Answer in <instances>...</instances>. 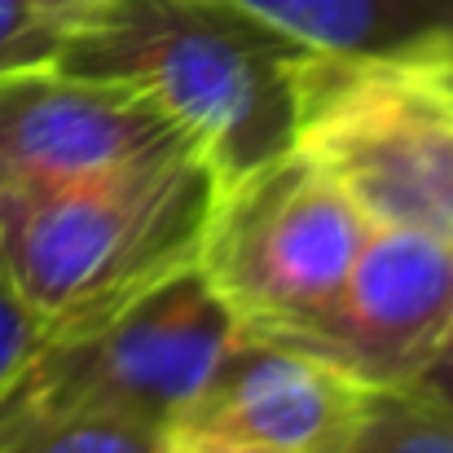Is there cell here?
<instances>
[{
	"mask_svg": "<svg viewBox=\"0 0 453 453\" xmlns=\"http://www.w3.org/2000/svg\"><path fill=\"white\" fill-rule=\"evenodd\" d=\"M379 229L453 238V58L436 49L308 53L296 142Z\"/></svg>",
	"mask_w": 453,
	"mask_h": 453,
	"instance_id": "obj_3",
	"label": "cell"
},
{
	"mask_svg": "<svg viewBox=\"0 0 453 453\" xmlns=\"http://www.w3.org/2000/svg\"><path fill=\"white\" fill-rule=\"evenodd\" d=\"M167 436L102 414L35 418L0 432V453H163Z\"/></svg>",
	"mask_w": 453,
	"mask_h": 453,
	"instance_id": "obj_11",
	"label": "cell"
},
{
	"mask_svg": "<svg viewBox=\"0 0 453 453\" xmlns=\"http://www.w3.org/2000/svg\"><path fill=\"white\" fill-rule=\"evenodd\" d=\"M35 4H40L44 13H53V18H58V22L71 31V27H75V22H80L88 9H97L102 0H35Z\"/></svg>",
	"mask_w": 453,
	"mask_h": 453,
	"instance_id": "obj_15",
	"label": "cell"
},
{
	"mask_svg": "<svg viewBox=\"0 0 453 453\" xmlns=\"http://www.w3.org/2000/svg\"><path fill=\"white\" fill-rule=\"evenodd\" d=\"M66 27L35 0H0V75L18 66L53 62Z\"/></svg>",
	"mask_w": 453,
	"mask_h": 453,
	"instance_id": "obj_12",
	"label": "cell"
},
{
	"mask_svg": "<svg viewBox=\"0 0 453 453\" xmlns=\"http://www.w3.org/2000/svg\"><path fill=\"white\" fill-rule=\"evenodd\" d=\"M238 330L242 321L194 260L84 326L44 334L0 396V432L35 418L102 414L167 436Z\"/></svg>",
	"mask_w": 453,
	"mask_h": 453,
	"instance_id": "obj_4",
	"label": "cell"
},
{
	"mask_svg": "<svg viewBox=\"0 0 453 453\" xmlns=\"http://www.w3.org/2000/svg\"><path fill=\"white\" fill-rule=\"evenodd\" d=\"M374 225L300 150L216 189L198 269L260 334H291L343 287Z\"/></svg>",
	"mask_w": 453,
	"mask_h": 453,
	"instance_id": "obj_5",
	"label": "cell"
},
{
	"mask_svg": "<svg viewBox=\"0 0 453 453\" xmlns=\"http://www.w3.org/2000/svg\"><path fill=\"white\" fill-rule=\"evenodd\" d=\"M339 453H453V405L418 388H370Z\"/></svg>",
	"mask_w": 453,
	"mask_h": 453,
	"instance_id": "obj_10",
	"label": "cell"
},
{
	"mask_svg": "<svg viewBox=\"0 0 453 453\" xmlns=\"http://www.w3.org/2000/svg\"><path fill=\"white\" fill-rule=\"evenodd\" d=\"M410 388H418V392H427V396H436V401L453 405V334L441 343V352L427 361V370H423Z\"/></svg>",
	"mask_w": 453,
	"mask_h": 453,
	"instance_id": "obj_14",
	"label": "cell"
},
{
	"mask_svg": "<svg viewBox=\"0 0 453 453\" xmlns=\"http://www.w3.org/2000/svg\"><path fill=\"white\" fill-rule=\"evenodd\" d=\"M312 53L436 49L453 35V0H238Z\"/></svg>",
	"mask_w": 453,
	"mask_h": 453,
	"instance_id": "obj_9",
	"label": "cell"
},
{
	"mask_svg": "<svg viewBox=\"0 0 453 453\" xmlns=\"http://www.w3.org/2000/svg\"><path fill=\"white\" fill-rule=\"evenodd\" d=\"M308 53L238 0H102L62 35L53 62L150 97L220 189L291 150Z\"/></svg>",
	"mask_w": 453,
	"mask_h": 453,
	"instance_id": "obj_1",
	"label": "cell"
},
{
	"mask_svg": "<svg viewBox=\"0 0 453 453\" xmlns=\"http://www.w3.org/2000/svg\"><path fill=\"white\" fill-rule=\"evenodd\" d=\"M453 334V238L370 229L343 287L287 339L361 388H410Z\"/></svg>",
	"mask_w": 453,
	"mask_h": 453,
	"instance_id": "obj_6",
	"label": "cell"
},
{
	"mask_svg": "<svg viewBox=\"0 0 453 453\" xmlns=\"http://www.w3.org/2000/svg\"><path fill=\"white\" fill-rule=\"evenodd\" d=\"M163 453H269V449H247V445H211V441H167Z\"/></svg>",
	"mask_w": 453,
	"mask_h": 453,
	"instance_id": "obj_16",
	"label": "cell"
},
{
	"mask_svg": "<svg viewBox=\"0 0 453 453\" xmlns=\"http://www.w3.org/2000/svg\"><path fill=\"white\" fill-rule=\"evenodd\" d=\"M40 343H44L40 317L22 303V296L0 269V396L9 392V383L22 374V365L35 357Z\"/></svg>",
	"mask_w": 453,
	"mask_h": 453,
	"instance_id": "obj_13",
	"label": "cell"
},
{
	"mask_svg": "<svg viewBox=\"0 0 453 453\" xmlns=\"http://www.w3.org/2000/svg\"><path fill=\"white\" fill-rule=\"evenodd\" d=\"M172 158H198L189 137L128 84L58 62L0 75V185H62Z\"/></svg>",
	"mask_w": 453,
	"mask_h": 453,
	"instance_id": "obj_7",
	"label": "cell"
},
{
	"mask_svg": "<svg viewBox=\"0 0 453 453\" xmlns=\"http://www.w3.org/2000/svg\"><path fill=\"white\" fill-rule=\"evenodd\" d=\"M211 203L216 176L203 158L0 185V269L44 334H58L194 265Z\"/></svg>",
	"mask_w": 453,
	"mask_h": 453,
	"instance_id": "obj_2",
	"label": "cell"
},
{
	"mask_svg": "<svg viewBox=\"0 0 453 453\" xmlns=\"http://www.w3.org/2000/svg\"><path fill=\"white\" fill-rule=\"evenodd\" d=\"M365 392L330 361L287 339L238 330L207 383L167 427V441H211L269 453H339Z\"/></svg>",
	"mask_w": 453,
	"mask_h": 453,
	"instance_id": "obj_8",
	"label": "cell"
},
{
	"mask_svg": "<svg viewBox=\"0 0 453 453\" xmlns=\"http://www.w3.org/2000/svg\"><path fill=\"white\" fill-rule=\"evenodd\" d=\"M441 49H445V53H449V58H453V35H449V40H445V44H441Z\"/></svg>",
	"mask_w": 453,
	"mask_h": 453,
	"instance_id": "obj_17",
	"label": "cell"
}]
</instances>
